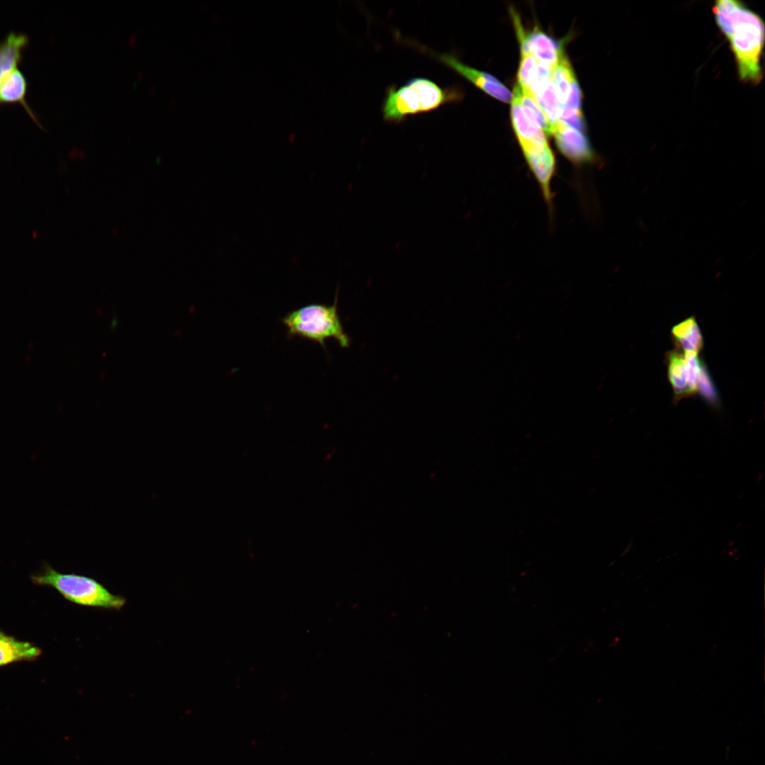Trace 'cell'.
I'll return each instance as SVG.
<instances>
[{"label": "cell", "instance_id": "cell-1", "mask_svg": "<svg viewBox=\"0 0 765 765\" xmlns=\"http://www.w3.org/2000/svg\"><path fill=\"white\" fill-rule=\"evenodd\" d=\"M712 11L716 24L730 43L740 79L758 84L763 78L761 63L765 27L762 18L738 1H716Z\"/></svg>", "mask_w": 765, "mask_h": 765}, {"label": "cell", "instance_id": "cell-2", "mask_svg": "<svg viewBox=\"0 0 765 765\" xmlns=\"http://www.w3.org/2000/svg\"><path fill=\"white\" fill-rule=\"evenodd\" d=\"M463 94L454 86L443 88L425 77H414L400 86H390L382 104L385 121L399 123L407 116L434 110L457 102Z\"/></svg>", "mask_w": 765, "mask_h": 765}, {"label": "cell", "instance_id": "cell-3", "mask_svg": "<svg viewBox=\"0 0 765 765\" xmlns=\"http://www.w3.org/2000/svg\"><path fill=\"white\" fill-rule=\"evenodd\" d=\"M30 579L35 584L53 588L67 601L78 606L120 611L126 604L125 597L113 594L96 579L74 572L63 573L47 563Z\"/></svg>", "mask_w": 765, "mask_h": 765}, {"label": "cell", "instance_id": "cell-4", "mask_svg": "<svg viewBox=\"0 0 765 765\" xmlns=\"http://www.w3.org/2000/svg\"><path fill=\"white\" fill-rule=\"evenodd\" d=\"M338 290L332 305L310 304L292 310L282 319L289 337H300L319 344L326 349L325 341L334 339L342 348L349 346V336L344 332L337 310Z\"/></svg>", "mask_w": 765, "mask_h": 765}, {"label": "cell", "instance_id": "cell-5", "mask_svg": "<svg viewBox=\"0 0 765 765\" xmlns=\"http://www.w3.org/2000/svg\"><path fill=\"white\" fill-rule=\"evenodd\" d=\"M511 103L513 127L527 164H530L552 152V149L543 130L526 115L515 96H512Z\"/></svg>", "mask_w": 765, "mask_h": 765}, {"label": "cell", "instance_id": "cell-6", "mask_svg": "<svg viewBox=\"0 0 765 765\" xmlns=\"http://www.w3.org/2000/svg\"><path fill=\"white\" fill-rule=\"evenodd\" d=\"M513 18L521 53H531L541 64L552 70L563 52L560 45L537 28L526 33L515 13Z\"/></svg>", "mask_w": 765, "mask_h": 765}, {"label": "cell", "instance_id": "cell-7", "mask_svg": "<svg viewBox=\"0 0 765 765\" xmlns=\"http://www.w3.org/2000/svg\"><path fill=\"white\" fill-rule=\"evenodd\" d=\"M443 64L470 81L477 88L491 96L503 102L509 103L512 94L492 75L464 64L452 54H434Z\"/></svg>", "mask_w": 765, "mask_h": 765}, {"label": "cell", "instance_id": "cell-8", "mask_svg": "<svg viewBox=\"0 0 765 765\" xmlns=\"http://www.w3.org/2000/svg\"><path fill=\"white\" fill-rule=\"evenodd\" d=\"M560 151L576 164L591 162L595 156L585 135L560 120L553 133Z\"/></svg>", "mask_w": 765, "mask_h": 765}, {"label": "cell", "instance_id": "cell-9", "mask_svg": "<svg viewBox=\"0 0 765 765\" xmlns=\"http://www.w3.org/2000/svg\"><path fill=\"white\" fill-rule=\"evenodd\" d=\"M41 654V649L33 643L0 630V668L19 662H32Z\"/></svg>", "mask_w": 765, "mask_h": 765}, {"label": "cell", "instance_id": "cell-10", "mask_svg": "<svg viewBox=\"0 0 765 765\" xmlns=\"http://www.w3.org/2000/svg\"><path fill=\"white\" fill-rule=\"evenodd\" d=\"M27 90V79L24 74L17 68L7 75L0 84V103H20L30 118L41 127L35 113L26 101Z\"/></svg>", "mask_w": 765, "mask_h": 765}, {"label": "cell", "instance_id": "cell-11", "mask_svg": "<svg viewBox=\"0 0 765 765\" xmlns=\"http://www.w3.org/2000/svg\"><path fill=\"white\" fill-rule=\"evenodd\" d=\"M28 42L26 34L11 32L0 42V84L18 68Z\"/></svg>", "mask_w": 765, "mask_h": 765}, {"label": "cell", "instance_id": "cell-12", "mask_svg": "<svg viewBox=\"0 0 765 765\" xmlns=\"http://www.w3.org/2000/svg\"><path fill=\"white\" fill-rule=\"evenodd\" d=\"M532 95L546 117L550 135H553L560 122L562 105L552 79L543 84Z\"/></svg>", "mask_w": 765, "mask_h": 765}, {"label": "cell", "instance_id": "cell-13", "mask_svg": "<svg viewBox=\"0 0 765 765\" xmlns=\"http://www.w3.org/2000/svg\"><path fill=\"white\" fill-rule=\"evenodd\" d=\"M672 334L684 353L698 354L703 345V336L693 317L673 327Z\"/></svg>", "mask_w": 765, "mask_h": 765}, {"label": "cell", "instance_id": "cell-14", "mask_svg": "<svg viewBox=\"0 0 765 765\" xmlns=\"http://www.w3.org/2000/svg\"><path fill=\"white\" fill-rule=\"evenodd\" d=\"M668 377L674 397L680 399L693 395L687 380L684 356L679 351H672L667 356Z\"/></svg>", "mask_w": 765, "mask_h": 765}, {"label": "cell", "instance_id": "cell-15", "mask_svg": "<svg viewBox=\"0 0 765 765\" xmlns=\"http://www.w3.org/2000/svg\"><path fill=\"white\" fill-rule=\"evenodd\" d=\"M551 78L562 106L569 95L572 82L575 78L573 69L564 51L552 69Z\"/></svg>", "mask_w": 765, "mask_h": 765}, {"label": "cell", "instance_id": "cell-16", "mask_svg": "<svg viewBox=\"0 0 765 765\" xmlns=\"http://www.w3.org/2000/svg\"><path fill=\"white\" fill-rule=\"evenodd\" d=\"M696 391L710 405H719V396L706 367L701 361L696 383Z\"/></svg>", "mask_w": 765, "mask_h": 765}, {"label": "cell", "instance_id": "cell-17", "mask_svg": "<svg viewBox=\"0 0 765 765\" xmlns=\"http://www.w3.org/2000/svg\"><path fill=\"white\" fill-rule=\"evenodd\" d=\"M582 94L576 78L572 82L567 98L562 108L581 111Z\"/></svg>", "mask_w": 765, "mask_h": 765}, {"label": "cell", "instance_id": "cell-18", "mask_svg": "<svg viewBox=\"0 0 765 765\" xmlns=\"http://www.w3.org/2000/svg\"><path fill=\"white\" fill-rule=\"evenodd\" d=\"M137 33H134L131 34L129 36L128 40V43L130 47H132V46H134V45L137 42Z\"/></svg>", "mask_w": 765, "mask_h": 765}, {"label": "cell", "instance_id": "cell-19", "mask_svg": "<svg viewBox=\"0 0 765 765\" xmlns=\"http://www.w3.org/2000/svg\"><path fill=\"white\" fill-rule=\"evenodd\" d=\"M118 324V322L117 319L115 317H113L112 319L111 322H110V328H111V329H115L117 327Z\"/></svg>", "mask_w": 765, "mask_h": 765}, {"label": "cell", "instance_id": "cell-20", "mask_svg": "<svg viewBox=\"0 0 765 765\" xmlns=\"http://www.w3.org/2000/svg\"><path fill=\"white\" fill-rule=\"evenodd\" d=\"M143 78H144V72H143V71L140 70V71L137 72V79L139 81H141V80L143 79Z\"/></svg>", "mask_w": 765, "mask_h": 765}, {"label": "cell", "instance_id": "cell-21", "mask_svg": "<svg viewBox=\"0 0 765 765\" xmlns=\"http://www.w3.org/2000/svg\"><path fill=\"white\" fill-rule=\"evenodd\" d=\"M176 103V98H171L169 102V105L171 108H174Z\"/></svg>", "mask_w": 765, "mask_h": 765}, {"label": "cell", "instance_id": "cell-22", "mask_svg": "<svg viewBox=\"0 0 765 765\" xmlns=\"http://www.w3.org/2000/svg\"><path fill=\"white\" fill-rule=\"evenodd\" d=\"M149 92H150L151 94H154V93H155V91H156V86H155V85H152V86H151L149 87Z\"/></svg>", "mask_w": 765, "mask_h": 765}]
</instances>
